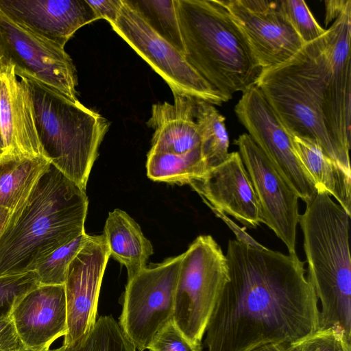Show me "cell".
Returning a JSON list of instances; mask_svg holds the SVG:
<instances>
[{"label":"cell","mask_w":351,"mask_h":351,"mask_svg":"<svg viewBox=\"0 0 351 351\" xmlns=\"http://www.w3.org/2000/svg\"><path fill=\"white\" fill-rule=\"evenodd\" d=\"M110 25L162 77L173 93L214 106L226 102L185 56L158 35L127 0H123L119 16Z\"/></svg>","instance_id":"obj_10"},{"label":"cell","mask_w":351,"mask_h":351,"mask_svg":"<svg viewBox=\"0 0 351 351\" xmlns=\"http://www.w3.org/2000/svg\"><path fill=\"white\" fill-rule=\"evenodd\" d=\"M280 7L291 26L304 44L322 36L326 29L322 27L303 0H280Z\"/></svg>","instance_id":"obj_29"},{"label":"cell","mask_w":351,"mask_h":351,"mask_svg":"<svg viewBox=\"0 0 351 351\" xmlns=\"http://www.w3.org/2000/svg\"><path fill=\"white\" fill-rule=\"evenodd\" d=\"M248 351H292V350L290 344L271 342L259 345Z\"/></svg>","instance_id":"obj_37"},{"label":"cell","mask_w":351,"mask_h":351,"mask_svg":"<svg viewBox=\"0 0 351 351\" xmlns=\"http://www.w3.org/2000/svg\"><path fill=\"white\" fill-rule=\"evenodd\" d=\"M88 234L84 232L70 243L58 248L38 263L34 271L39 284L64 285L69 265L84 244Z\"/></svg>","instance_id":"obj_28"},{"label":"cell","mask_w":351,"mask_h":351,"mask_svg":"<svg viewBox=\"0 0 351 351\" xmlns=\"http://www.w3.org/2000/svg\"><path fill=\"white\" fill-rule=\"evenodd\" d=\"M348 0L325 1V25L327 27L332 21H335L345 9Z\"/></svg>","instance_id":"obj_36"},{"label":"cell","mask_w":351,"mask_h":351,"mask_svg":"<svg viewBox=\"0 0 351 351\" xmlns=\"http://www.w3.org/2000/svg\"><path fill=\"white\" fill-rule=\"evenodd\" d=\"M297 157L311 177L317 192L333 196L351 215V176L323 151L314 139L291 134Z\"/></svg>","instance_id":"obj_21"},{"label":"cell","mask_w":351,"mask_h":351,"mask_svg":"<svg viewBox=\"0 0 351 351\" xmlns=\"http://www.w3.org/2000/svg\"><path fill=\"white\" fill-rule=\"evenodd\" d=\"M234 112L298 197L306 204L311 201L317 189L296 156L291 134L256 85L242 93Z\"/></svg>","instance_id":"obj_12"},{"label":"cell","mask_w":351,"mask_h":351,"mask_svg":"<svg viewBox=\"0 0 351 351\" xmlns=\"http://www.w3.org/2000/svg\"><path fill=\"white\" fill-rule=\"evenodd\" d=\"M183 254L150 265L128 280L119 325L136 349H148L155 335L173 319Z\"/></svg>","instance_id":"obj_8"},{"label":"cell","mask_w":351,"mask_h":351,"mask_svg":"<svg viewBox=\"0 0 351 351\" xmlns=\"http://www.w3.org/2000/svg\"><path fill=\"white\" fill-rule=\"evenodd\" d=\"M49 350H29V349H25V350L23 351H49Z\"/></svg>","instance_id":"obj_39"},{"label":"cell","mask_w":351,"mask_h":351,"mask_svg":"<svg viewBox=\"0 0 351 351\" xmlns=\"http://www.w3.org/2000/svg\"><path fill=\"white\" fill-rule=\"evenodd\" d=\"M34 271L0 277V319L10 316L15 305L29 291L39 285Z\"/></svg>","instance_id":"obj_30"},{"label":"cell","mask_w":351,"mask_h":351,"mask_svg":"<svg viewBox=\"0 0 351 351\" xmlns=\"http://www.w3.org/2000/svg\"><path fill=\"white\" fill-rule=\"evenodd\" d=\"M97 20L106 19L110 25L116 22L123 0H86Z\"/></svg>","instance_id":"obj_34"},{"label":"cell","mask_w":351,"mask_h":351,"mask_svg":"<svg viewBox=\"0 0 351 351\" xmlns=\"http://www.w3.org/2000/svg\"><path fill=\"white\" fill-rule=\"evenodd\" d=\"M188 184L209 207L228 214L249 228L262 223L259 202L238 152Z\"/></svg>","instance_id":"obj_17"},{"label":"cell","mask_w":351,"mask_h":351,"mask_svg":"<svg viewBox=\"0 0 351 351\" xmlns=\"http://www.w3.org/2000/svg\"><path fill=\"white\" fill-rule=\"evenodd\" d=\"M147 175L157 182L188 184L207 171L200 146L181 154L149 151Z\"/></svg>","instance_id":"obj_24"},{"label":"cell","mask_w":351,"mask_h":351,"mask_svg":"<svg viewBox=\"0 0 351 351\" xmlns=\"http://www.w3.org/2000/svg\"><path fill=\"white\" fill-rule=\"evenodd\" d=\"M162 38L184 56L174 0H127Z\"/></svg>","instance_id":"obj_27"},{"label":"cell","mask_w":351,"mask_h":351,"mask_svg":"<svg viewBox=\"0 0 351 351\" xmlns=\"http://www.w3.org/2000/svg\"><path fill=\"white\" fill-rule=\"evenodd\" d=\"M350 215L326 192L306 204L299 222L308 278L318 300L319 329L335 327L351 341Z\"/></svg>","instance_id":"obj_4"},{"label":"cell","mask_w":351,"mask_h":351,"mask_svg":"<svg viewBox=\"0 0 351 351\" xmlns=\"http://www.w3.org/2000/svg\"><path fill=\"white\" fill-rule=\"evenodd\" d=\"M0 57L16 75L78 101L75 66L64 47L36 34L0 10Z\"/></svg>","instance_id":"obj_9"},{"label":"cell","mask_w":351,"mask_h":351,"mask_svg":"<svg viewBox=\"0 0 351 351\" xmlns=\"http://www.w3.org/2000/svg\"><path fill=\"white\" fill-rule=\"evenodd\" d=\"M110 252L104 235H88L71 263L64 282L67 329L62 345L88 332L97 320L98 298Z\"/></svg>","instance_id":"obj_15"},{"label":"cell","mask_w":351,"mask_h":351,"mask_svg":"<svg viewBox=\"0 0 351 351\" xmlns=\"http://www.w3.org/2000/svg\"><path fill=\"white\" fill-rule=\"evenodd\" d=\"M195 104V118L200 137V148L208 171L227 158L229 136L225 118L214 105L196 99Z\"/></svg>","instance_id":"obj_25"},{"label":"cell","mask_w":351,"mask_h":351,"mask_svg":"<svg viewBox=\"0 0 351 351\" xmlns=\"http://www.w3.org/2000/svg\"><path fill=\"white\" fill-rule=\"evenodd\" d=\"M244 34L260 66L267 69L291 58L304 45L280 0H220Z\"/></svg>","instance_id":"obj_14"},{"label":"cell","mask_w":351,"mask_h":351,"mask_svg":"<svg viewBox=\"0 0 351 351\" xmlns=\"http://www.w3.org/2000/svg\"><path fill=\"white\" fill-rule=\"evenodd\" d=\"M173 103L155 104L147 125L154 129L149 151L181 154L200 146L195 118V99L173 93Z\"/></svg>","instance_id":"obj_20"},{"label":"cell","mask_w":351,"mask_h":351,"mask_svg":"<svg viewBox=\"0 0 351 351\" xmlns=\"http://www.w3.org/2000/svg\"><path fill=\"white\" fill-rule=\"evenodd\" d=\"M184 56L226 102L255 86L263 71L220 0H174Z\"/></svg>","instance_id":"obj_3"},{"label":"cell","mask_w":351,"mask_h":351,"mask_svg":"<svg viewBox=\"0 0 351 351\" xmlns=\"http://www.w3.org/2000/svg\"><path fill=\"white\" fill-rule=\"evenodd\" d=\"M292 351H351V341L340 329H318L300 341L290 344Z\"/></svg>","instance_id":"obj_31"},{"label":"cell","mask_w":351,"mask_h":351,"mask_svg":"<svg viewBox=\"0 0 351 351\" xmlns=\"http://www.w3.org/2000/svg\"><path fill=\"white\" fill-rule=\"evenodd\" d=\"M228 280L206 327L207 351H248L291 344L319 326L314 288L296 253L285 254L229 240Z\"/></svg>","instance_id":"obj_1"},{"label":"cell","mask_w":351,"mask_h":351,"mask_svg":"<svg viewBox=\"0 0 351 351\" xmlns=\"http://www.w3.org/2000/svg\"><path fill=\"white\" fill-rule=\"evenodd\" d=\"M51 164L46 157L10 156L0 159V207L14 210Z\"/></svg>","instance_id":"obj_23"},{"label":"cell","mask_w":351,"mask_h":351,"mask_svg":"<svg viewBox=\"0 0 351 351\" xmlns=\"http://www.w3.org/2000/svg\"><path fill=\"white\" fill-rule=\"evenodd\" d=\"M10 317L27 349L49 350L51 343L66 332L64 285H39L20 300Z\"/></svg>","instance_id":"obj_18"},{"label":"cell","mask_w":351,"mask_h":351,"mask_svg":"<svg viewBox=\"0 0 351 351\" xmlns=\"http://www.w3.org/2000/svg\"><path fill=\"white\" fill-rule=\"evenodd\" d=\"M148 349L149 351H202V346L189 340L171 319L155 335Z\"/></svg>","instance_id":"obj_32"},{"label":"cell","mask_w":351,"mask_h":351,"mask_svg":"<svg viewBox=\"0 0 351 351\" xmlns=\"http://www.w3.org/2000/svg\"><path fill=\"white\" fill-rule=\"evenodd\" d=\"M103 234L110 256L126 267L128 280L147 267L153 254L152 245L139 225L125 211L116 208L109 213Z\"/></svg>","instance_id":"obj_22"},{"label":"cell","mask_w":351,"mask_h":351,"mask_svg":"<svg viewBox=\"0 0 351 351\" xmlns=\"http://www.w3.org/2000/svg\"><path fill=\"white\" fill-rule=\"evenodd\" d=\"M211 210L215 214V215L223 220L226 224L229 227L230 229L234 232L236 236L237 241L248 245L251 247L256 248H264L265 246L262 245L256 241H255L252 237H250L245 231L244 228L239 226L232 219L226 216V214L222 212L216 210L213 208H210Z\"/></svg>","instance_id":"obj_35"},{"label":"cell","mask_w":351,"mask_h":351,"mask_svg":"<svg viewBox=\"0 0 351 351\" xmlns=\"http://www.w3.org/2000/svg\"><path fill=\"white\" fill-rule=\"evenodd\" d=\"M0 10L63 47L77 30L97 20L86 0H0Z\"/></svg>","instance_id":"obj_19"},{"label":"cell","mask_w":351,"mask_h":351,"mask_svg":"<svg viewBox=\"0 0 351 351\" xmlns=\"http://www.w3.org/2000/svg\"><path fill=\"white\" fill-rule=\"evenodd\" d=\"M11 211L0 207V236L4 229L5 226L10 217Z\"/></svg>","instance_id":"obj_38"},{"label":"cell","mask_w":351,"mask_h":351,"mask_svg":"<svg viewBox=\"0 0 351 351\" xmlns=\"http://www.w3.org/2000/svg\"><path fill=\"white\" fill-rule=\"evenodd\" d=\"M25 349L11 317L0 319V351H23Z\"/></svg>","instance_id":"obj_33"},{"label":"cell","mask_w":351,"mask_h":351,"mask_svg":"<svg viewBox=\"0 0 351 351\" xmlns=\"http://www.w3.org/2000/svg\"><path fill=\"white\" fill-rule=\"evenodd\" d=\"M84 190L51 164L12 212L0 236V277L34 271L58 248L85 232Z\"/></svg>","instance_id":"obj_2"},{"label":"cell","mask_w":351,"mask_h":351,"mask_svg":"<svg viewBox=\"0 0 351 351\" xmlns=\"http://www.w3.org/2000/svg\"><path fill=\"white\" fill-rule=\"evenodd\" d=\"M324 35L304 44L291 58L263 70L256 86L290 134L315 140L346 173L327 130L324 113Z\"/></svg>","instance_id":"obj_5"},{"label":"cell","mask_w":351,"mask_h":351,"mask_svg":"<svg viewBox=\"0 0 351 351\" xmlns=\"http://www.w3.org/2000/svg\"><path fill=\"white\" fill-rule=\"evenodd\" d=\"M26 81L46 156L52 165L85 191L99 145L108 130V121L79 100Z\"/></svg>","instance_id":"obj_6"},{"label":"cell","mask_w":351,"mask_h":351,"mask_svg":"<svg viewBox=\"0 0 351 351\" xmlns=\"http://www.w3.org/2000/svg\"><path fill=\"white\" fill-rule=\"evenodd\" d=\"M10 156L47 158L36 130L30 88L16 75L12 63L0 57V159Z\"/></svg>","instance_id":"obj_16"},{"label":"cell","mask_w":351,"mask_h":351,"mask_svg":"<svg viewBox=\"0 0 351 351\" xmlns=\"http://www.w3.org/2000/svg\"><path fill=\"white\" fill-rule=\"evenodd\" d=\"M228 280L226 255L210 235H200L183 253L173 319L192 342L201 344L216 302Z\"/></svg>","instance_id":"obj_7"},{"label":"cell","mask_w":351,"mask_h":351,"mask_svg":"<svg viewBox=\"0 0 351 351\" xmlns=\"http://www.w3.org/2000/svg\"><path fill=\"white\" fill-rule=\"evenodd\" d=\"M49 351H136L133 343L111 316L97 319L90 330L69 345Z\"/></svg>","instance_id":"obj_26"},{"label":"cell","mask_w":351,"mask_h":351,"mask_svg":"<svg viewBox=\"0 0 351 351\" xmlns=\"http://www.w3.org/2000/svg\"><path fill=\"white\" fill-rule=\"evenodd\" d=\"M256 194L262 223L295 252L299 197L247 133L234 141Z\"/></svg>","instance_id":"obj_13"},{"label":"cell","mask_w":351,"mask_h":351,"mask_svg":"<svg viewBox=\"0 0 351 351\" xmlns=\"http://www.w3.org/2000/svg\"><path fill=\"white\" fill-rule=\"evenodd\" d=\"M351 1L324 34L325 124L346 167L350 170Z\"/></svg>","instance_id":"obj_11"}]
</instances>
